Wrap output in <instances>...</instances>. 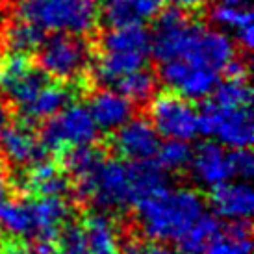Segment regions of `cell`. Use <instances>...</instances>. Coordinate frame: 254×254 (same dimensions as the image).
<instances>
[{"label": "cell", "instance_id": "1", "mask_svg": "<svg viewBox=\"0 0 254 254\" xmlns=\"http://www.w3.org/2000/svg\"><path fill=\"white\" fill-rule=\"evenodd\" d=\"M206 210L202 195L190 188H163L135 204V217L148 240L177 243Z\"/></svg>", "mask_w": 254, "mask_h": 254}, {"label": "cell", "instance_id": "2", "mask_svg": "<svg viewBox=\"0 0 254 254\" xmlns=\"http://www.w3.org/2000/svg\"><path fill=\"white\" fill-rule=\"evenodd\" d=\"M17 15L50 34L85 36L99 22V0H19Z\"/></svg>", "mask_w": 254, "mask_h": 254}, {"label": "cell", "instance_id": "3", "mask_svg": "<svg viewBox=\"0 0 254 254\" xmlns=\"http://www.w3.org/2000/svg\"><path fill=\"white\" fill-rule=\"evenodd\" d=\"M150 58V32L143 24L110 26L100 37V56L95 74L113 85L121 76L145 67Z\"/></svg>", "mask_w": 254, "mask_h": 254}, {"label": "cell", "instance_id": "4", "mask_svg": "<svg viewBox=\"0 0 254 254\" xmlns=\"http://www.w3.org/2000/svg\"><path fill=\"white\" fill-rule=\"evenodd\" d=\"M74 191L80 200L104 212H119L135 206L130 163L104 160L87 177L74 180Z\"/></svg>", "mask_w": 254, "mask_h": 254}, {"label": "cell", "instance_id": "5", "mask_svg": "<svg viewBox=\"0 0 254 254\" xmlns=\"http://www.w3.org/2000/svg\"><path fill=\"white\" fill-rule=\"evenodd\" d=\"M37 65L52 80L74 82L89 71L91 47L82 36L54 34L41 43L37 50Z\"/></svg>", "mask_w": 254, "mask_h": 254}, {"label": "cell", "instance_id": "6", "mask_svg": "<svg viewBox=\"0 0 254 254\" xmlns=\"http://www.w3.org/2000/svg\"><path fill=\"white\" fill-rule=\"evenodd\" d=\"M154 19V28L150 32V54L158 62L186 58L204 28L175 6L162 7Z\"/></svg>", "mask_w": 254, "mask_h": 254}, {"label": "cell", "instance_id": "7", "mask_svg": "<svg viewBox=\"0 0 254 254\" xmlns=\"http://www.w3.org/2000/svg\"><path fill=\"white\" fill-rule=\"evenodd\" d=\"M198 134L212 137L226 148H251L254 119L251 106L225 108L208 102L198 112Z\"/></svg>", "mask_w": 254, "mask_h": 254}, {"label": "cell", "instance_id": "8", "mask_svg": "<svg viewBox=\"0 0 254 254\" xmlns=\"http://www.w3.org/2000/svg\"><path fill=\"white\" fill-rule=\"evenodd\" d=\"M41 128L43 145L49 152H64L71 147L93 145L99 137V127L95 125L87 106L67 104L52 117L45 119Z\"/></svg>", "mask_w": 254, "mask_h": 254}, {"label": "cell", "instance_id": "9", "mask_svg": "<svg viewBox=\"0 0 254 254\" xmlns=\"http://www.w3.org/2000/svg\"><path fill=\"white\" fill-rule=\"evenodd\" d=\"M148 117L156 132L167 139L191 141L198 134V112L177 93H160L152 99Z\"/></svg>", "mask_w": 254, "mask_h": 254}, {"label": "cell", "instance_id": "10", "mask_svg": "<svg viewBox=\"0 0 254 254\" xmlns=\"http://www.w3.org/2000/svg\"><path fill=\"white\" fill-rule=\"evenodd\" d=\"M160 64V78L163 84L188 100L208 99L219 82V72L197 62L175 58Z\"/></svg>", "mask_w": 254, "mask_h": 254}, {"label": "cell", "instance_id": "11", "mask_svg": "<svg viewBox=\"0 0 254 254\" xmlns=\"http://www.w3.org/2000/svg\"><path fill=\"white\" fill-rule=\"evenodd\" d=\"M50 80L52 78L39 65L32 64L28 56L13 54L2 65L0 87L15 106L21 108L28 104Z\"/></svg>", "mask_w": 254, "mask_h": 254}, {"label": "cell", "instance_id": "12", "mask_svg": "<svg viewBox=\"0 0 254 254\" xmlns=\"http://www.w3.org/2000/svg\"><path fill=\"white\" fill-rule=\"evenodd\" d=\"M113 150L128 162H141L154 158L160 147V134L152 123L141 117H132L117 130L112 137Z\"/></svg>", "mask_w": 254, "mask_h": 254}, {"label": "cell", "instance_id": "13", "mask_svg": "<svg viewBox=\"0 0 254 254\" xmlns=\"http://www.w3.org/2000/svg\"><path fill=\"white\" fill-rule=\"evenodd\" d=\"M188 167L191 169L195 182L208 190H213L219 184H225L234 178L230 152L217 141H204L195 150H191Z\"/></svg>", "mask_w": 254, "mask_h": 254}, {"label": "cell", "instance_id": "14", "mask_svg": "<svg viewBox=\"0 0 254 254\" xmlns=\"http://www.w3.org/2000/svg\"><path fill=\"white\" fill-rule=\"evenodd\" d=\"M0 152L7 162L19 167H32L34 163L47 160L49 150L45 148L41 137L30 128V123H17L0 134Z\"/></svg>", "mask_w": 254, "mask_h": 254}, {"label": "cell", "instance_id": "15", "mask_svg": "<svg viewBox=\"0 0 254 254\" xmlns=\"http://www.w3.org/2000/svg\"><path fill=\"white\" fill-rule=\"evenodd\" d=\"M210 202L219 217L228 221H251L254 210V191L249 180H228L213 188Z\"/></svg>", "mask_w": 254, "mask_h": 254}, {"label": "cell", "instance_id": "16", "mask_svg": "<svg viewBox=\"0 0 254 254\" xmlns=\"http://www.w3.org/2000/svg\"><path fill=\"white\" fill-rule=\"evenodd\" d=\"M87 110L91 113L93 121L99 127V130L113 132L121 125H125L128 119H132L134 102H130L119 91L100 89V91H95L91 95Z\"/></svg>", "mask_w": 254, "mask_h": 254}, {"label": "cell", "instance_id": "17", "mask_svg": "<svg viewBox=\"0 0 254 254\" xmlns=\"http://www.w3.org/2000/svg\"><path fill=\"white\" fill-rule=\"evenodd\" d=\"M165 0H106L102 15L108 26L145 24L160 13Z\"/></svg>", "mask_w": 254, "mask_h": 254}, {"label": "cell", "instance_id": "18", "mask_svg": "<svg viewBox=\"0 0 254 254\" xmlns=\"http://www.w3.org/2000/svg\"><path fill=\"white\" fill-rule=\"evenodd\" d=\"M22 186L36 197H64L71 188V182L64 169L43 160L28 167V173L22 178Z\"/></svg>", "mask_w": 254, "mask_h": 254}, {"label": "cell", "instance_id": "19", "mask_svg": "<svg viewBox=\"0 0 254 254\" xmlns=\"http://www.w3.org/2000/svg\"><path fill=\"white\" fill-rule=\"evenodd\" d=\"M210 19L219 28L232 30L236 39L245 50H251L254 45L253 11L251 6H228V4H215L210 11Z\"/></svg>", "mask_w": 254, "mask_h": 254}, {"label": "cell", "instance_id": "20", "mask_svg": "<svg viewBox=\"0 0 254 254\" xmlns=\"http://www.w3.org/2000/svg\"><path fill=\"white\" fill-rule=\"evenodd\" d=\"M71 100V91L67 85L54 84L50 80L49 84L37 93L28 104L19 108L21 117L24 123H36V121H45L58 113L62 108H65Z\"/></svg>", "mask_w": 254, "mask_h": 254}, {"label": "cell", "instance_id": "21", "mask_svg": "<svg viewBox=\"0 0 254 254\" xmlns=\"http://www.w3.org/2000/svg\"><path fill=\"white\" fill-rule=\"evenodd\" d=\"M89 254H121L117 226L106 213H93L84 221Z\"/></svg>", "mask_w": 254, "mask_h": 254}, {"label": "cell", "instance_id": "22", "mask_svg": "<svg viewBox=\"0 0 254 254\" xmlns=\"http://www.w3.org/2000/svg\"><path fill=\"white\" fill-rule=\"evenodd\" d=\"M0 228L11 238L32 240L34 221L30 198H2L0 200Z\"/></svg>", "mask_w": 254, "mask_h": 254}, {"label": "cell", "instance_id": "23", "mask_svg": "<svg viewBox=\"0 0 254 254\" xmlns=\"http://www.w3.org/2000/svg\"><path fill=\"white\" fill-rule=\"evenodd\" d=\"M130 171L135 191V204L148 195L169 186V173L152 158L141 162H130Z\"/></svg>", "mask_w": 254, "mask_h": 254}, {"label": "cell", "instance_id": "24", "mask_svg": "<svg viewBox=\"0 0 254 254\" xmlns=\"http://www.w3.org/2000/svg\"><path fill=\"white\" fill-rule=\"evenodd\" d=\"M221 234V223L215 215L202 213L188 232L177 241L180 254H202L206 247Z\"/></svg>", "mask_w": 254, "mask_h": 254}, {"label": "cell", "instance_id": "25", "mask_svg": "<svg viewBox=\"0 0 254 254\" xmlns=\"http://www.w3.org/2000/svg\"><path fill=\"white\" fill-rule=\"evenodd\" d=\"M251 221H230L226 234L206 247L202 254H251Z\"/></svg>", "mask_w": 254, "mask_h": 254}, {"label": "cell", "instance_id": "26", "mask_svg": "<svg viewBox=\"0 0 254 254\" xmlns=\"http://www.w3.org/2000/svg\"><path fill=\"white\" fill-rule=\"evenodd\" d=\"M113 85L130 102L143 104V102H150V99L154 97L156 87H158V76L152 71H148L147 67H141V69H135L121 76Z\"/></svg>", "mask_w": 254, "mask_h": 254}, {"label": "cell", "instance_id": "27", "mask_svg": "<svg viewBox=\"0 0 254 254\" xmlns=\"http://www.w3.org/2000/svg\"><path fill=\"white\" fill-rule=\"evenodd\" d=\"M106 160V154L93 145L71 147L62 152V169L74 180L87 177Z\"/></svg>", "mask_w": 254, "mask_h": 254}, {"label": "cell", "instance_id": "28", "mask_svg": "<svg viewBox=\"0 0 254 254\" xmlns=\"http://www.w3.org/2000/svg\"><path fill=\"white\" fill-rule=\"evenodd\" d=\"M45 32L41 28H37L36 24H32L28 21H19L11 22L6 30H4V43L6 47L13 54H22L28 56L32 52H37L41 43L45 41Z\"/></svg>", "mask_w": 254, "mask_h": 254}, {"label": "cell", "instance_id": "29", "mask_svg": "<svg viewBox=\"0 0 254 254\" xmlns=\"http://www.w3.org/2000/svg\"><path fill=\"white\" fill-rule=\"evenodd\" d=\"M212 95V102L225 108L251 106L253 102V89L249 85V78L228 76L225 82H217Z\"/></svg>", "mask_w": 254, "mask_h": 254}, {"label": "cell", "instance_id": "30", "mask_svg": "<svg viewBox=\"0 0 254 254\" xmlns=\"http://www.w3.org/2000/svg\"><path fill=\"white\" fill-rule=\"evenodd\" d=\"M156 162L162 165L167 173L188 169L191 160V147L188 141L180 139H167L165 143H160L156 152Z\"/></svg>", "mask_w": 254, "mask_h": 254}, {"label": "cell", "instance_id": "31", "mask_svg": "<svg viewBox=\"0 0 254 254\" xmlns=\"http://www.w3.org/2000/svg\"><path fill=\"white\" fill-rule=\"evenodd\" d=\"M52 254H89L84 225L65 223L54 240Z\"/></svg>", "mask_w": 254, "mask_h": 254}, {"label": "cell", "instance_id": "32", "mask_svg": "<svg viewBox=\"0 0 254 254\" xmlns=\"http://www.w3.org/2000/svg\"><path fill=\"white\" fill-rule=\"evenodd\" d=\"M230 163H232L234 178H240V180H251L253 178L254 158L251 148H232Z\"/></svg>", "mask_w": 254, "mask_h": 254}, {"label": "cell", "instance_id": "33", "mask_svg": "<svg viewBox=\"0 0 254 254\" xmlns=\"http://www.w3.org/2000/svg\"><path fill=\"white\" fill-rule=\"evenodd\" d=\"M0 254H39V253L32 245H26V243H22L19 240H11L0 245Z\"/></svg>", "mask_w": 254, "mask_h": 254}, {"label": "cell", "instance_id": "34", "mask_svg": "<svg viewBox=\"0 0 254 254\" xmlns=\"http://www.w3.org/2000/svg\"><path fill=\"white\" fill-rule=\"evenodd\" d=\"M121 254H150V249L141 240H130L125 247H121Z\"/></svg>", "mask_w": 254, "mask_h": 254}, {"label": "cell", "instance_id": "35", "mask_svg": "<svg viewBox=\"0 0 254 254\" xmlns=\"http://www.w3.org/2000/svg\"><path fill=\"white\" fill-rule=\"evenodd\" d=\"M171 4L178 9H182L186 13H190V11H197L200 7L206 4V0H169Z\"/></svg>", "mask_w": 254, "mask_h": 254}, {"label": "cell", "instance_id": "36", "mask_svg": "<svg viewBox=\"0 0 254 254\" xmlns=\"http://www.w3.org/2000/svg\"><path fill=\"white\" fill-rule=\"evenodd\" d=\"M148 249L150 254H180L178 249H173L169 243H160V241H156L154 245H148Z\"/></svg>", "mask_w": 254, "mask_h": 254}, {"label": "cell", "instance_id": "37", "mask_svg": "<svg viewBox=\"0 0 254 254\" xmlns=\"http://www.w3.org/2000/svg\"><path fill=\"white\" fill-rule=\"evenodd\" d=\"M9 119H11L9 117V108H7V104L4 100L0 99V134L9 127Z\"/></svg>", "mask_w": 254, "mask_h": 254}, {"label": "cell", "instance_id": "38", "mask_svg": "<svg viewBox=\"0 0 254 254\" xmlns=\"http://www.w3.org/2000/svg\"><path fill=\"white\" fill-rule=\"evenodd\" d=\"M219 2L228 6H251V0H219Z\"/></svg>", "mask_w": 254, "mask_h": 254}, {"label": "cell", "instance_id": "39", "mask_svg": "<svg viewBox=\"0 0 254 254\" xmlns=\"http://www.w3.org/2000/svg\"><path fill=\"white\" fill-rule=\"evenodd\" d=\"M6 195H7V180L4 178V175L0 173V200L6 198Z\"/></svg>", "mask_w": 254, "mask_h": 254}, {"label": "cell", "instance_id": "40", "mask_svg": "<svg viewBox=\"0 0 254 254\" xmlns=\"http://www.w3.org/2000/svg\"><path fill=\"white\" fill-rule=\"evenodd\" d=\"M2 65H4V62H2V60H0V74H2Z\"/></svg>", "mask_w": 254, "mask_h": 254}]
</instances>
